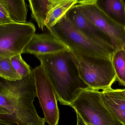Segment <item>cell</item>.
I'll return each mask as SVG.
<instances>
[{
  "label": "cell",
  "mask_w": 125,
  "mask_h": 125,
  "mask_svg": "<svg viewBox=\"0 0 125 125\" xmlns=\"http://www.w3.org/2000/svg\"><path fill=\"white\" fill-rule=\"evenodd\" d=\"M123 49H124V50H125V43H124V46H123Z\"/></svg>",
  "instance_id": "cell-25"
},
{
  "label": "cell",
  "mask_w": 125,
  "mask_h": 125,
  "mask_svg": "<svg viewBox=\"0 0 125 125\" xmlns=\"http://www.w3.org/2000/svg\"><path fill=\"white\" fill-rule=\"evenodd\" d=\"M55 90L57 100L70 106L79 94L90 89L82 80L70 50L36 57Z\"/></svg>",
  "instance_id": "cell-1"
},
{
  "label": "cell",
  "mask_w": 125,
  "mask_h": 125,
  "mask_svg": "<svg viewBox=\"0 0 125 125\" xmlns=\"http://www.w3.org/2000/svg\"><path fill=\"white\" fill-rule=\"evenodd\" d=\"M11 23L13 22L8 16L0 11V25Z\"/></svg>",
  "instance_id": "cell-20"
},
{
  "label": "cell",
  "mask_w": 125,
  "mask_h": 125,
  "mask_svg": "<svg viewBox=\"0 0 125 125\" xmlns=\"http://www.w3.org/2000/svg\"><path fill=\"white\" fill-rule=\"evenodd\" d=\"M95 0H78L81 12L111 43L115 51L123 49L125 28L112 21L95 3Z\"/></svg>",
  "instance_id": "cell-6"
},
{
  "label": "cell",
  "mask_w": 125,
  "mask_h": 125,
  "mask_svg": "<svg viewBox=\"0 0 125 125\" xmlns=\"http://www.w3.org/2000/svg\"><path fill=\"white\" fill-rule=\"evenodd\" d=\"M36 97L33 70L15 81L0 78V106L7 109L19 125H45L44 118L38 115L33 103Z\"/></svg>",
  "instance_id": "cell-2"
},
{
  "label": "cell",
  "mask_w": 125,
  "mask_h": 125,
  "mask_svg": "<svg viewBox=\"0 0 125 125\" xmlns=\"http://www.w3.org/2000/svg\"><path fill=\"white\" fill-rule=\"evenodd\" d=\"M48 30L71 50L87 56L111 59L114 53L82 33L65 15Z\"/></svg>",
  "instance_id": "cell-4"
},
{
  "label": "cell",
  "mask_w": 125,
  "mask_h": 125,
  "mask_svg": "<svg viewBox=\"0 0 125 125\" xmlns=\"http://www.w3.org/2000/svg\"><path fill=\"white\" fill-rule=\"evenodd\" d=\"M65 16L82 33L108 49L115 52L110 40L86 18L81 12L77 4L71 8Z\"/></svg>",
  "instance_id": "cell-10"
},
{
  "label": "cell",
  "mask_w": 125,
  "mask_h": 125,
  "mask_svg": "<svg viewBox=\"0 0 125 125\" xmlns=\"http://www.w3.org/2000/svg\"><path fill=\"white\" fill-rule=\"evenodd\" d=\"M112 61L116 75V80L125 87V51L123 49L115 51Z\"/></svg>",
  "instance_id": "cell-16"
},
{
  "label": "cell",
  "mask_w": 125,
  "mask_h": 125,
  "mask_svg": "<svg viewBox=\"0 0 125 125\" xmlns=\"http://www.w3.org/2000/svg\"><path fill=\"white\" fill-rule=\"evenodd\" d=\"M70 106L87 125H122L105 106L99 90H83Z\"/></svg>",
  "instance_id": "cell-5"
},
{
  "label": "cell",
  "mask_w": 125,
  "mask_h": 125,
  "mask_svg": "<svg viewBox=\"0 0 125 125\" xmlns=\"http://www.w3.org/2000/svg\"><path fill=\"white\" fill-rule=\"evenodd\" d=\"M62 1V0H29L31 16L40 29L43 31L49 12Z\"/></svg>",
  "instance_id": "cell-13"
},
{
  "label": "cell",
  "mask_w": 125,
  "mask_h": 125,
  "mask_svg": "<svg viewBox=\"0 0 125 125\" xmlns=\"http://www.w3.org/2000/svg\"><path fill=\"white\" fill-rule=\"evenodd\" d=\"M102 100L106 108L122 125H125V99L111 88L101 92Z\"/></svg>",
  "instance_id": "cell-11"
},
{
  "label": "cell",
  "mask_w": 125,
  "mask_h": 125,
  "mask_svg": "<svg viewBox=\"0 0 125 125\" xmlns=\"http://www.w3.org/2000/svg\"><path fill=\"white\" fill-rule=\"evenodd\" d=\"M78 3V0H62L61 3L49 12L46 20L45 27L48 29L52 27L71 8Z\"/></svg>",
  "instance_id": "cell-15"
},
{
  "label": "cell",
  "mask_w": 125,
  "mask_h": 125,
  "mask_svg": "<svg viewBox=\"0 0 125 125\" xmlns=\"http://www.w3.org/2000/svg\"><path fill=\"white\" fill-rule=\"evenodd\" d=\"M7 16L13 23H26L28 9L24 0H0Z\"/></svg>",
  "instance_id": "cell-14"
},
{
  "label": "cell",
  "mask_w": 125,
  "mask_h": 125,
  "mask_svg": "<svg viewBox=\"0 0 125 125\" xmlns=\"http://www.w3.org/2000/svg\"><path fill=\"white\" fill-rule=\"evenodd\" d=\"M0 11L2 12L4 14H5V15H6L7 16V14L5 9H4V8H3V6H2V5L0 3Z\"/></svg>",
  "instance_id": "cell-24"
},
{
  "label": "cell",
  "mask_w": 125,
  "mask_h": 125,
  "mask_svg": "<svg viewBox=\"0 0 125 125\" xmlns=\"http://www.w3.org/2000/svg\"><path fill=\"white\" fill-rule=\"evenodd\" d=\"M97 6L111 20L125 28V2L123 0H95Z\"/></svg>",
  "instance_id": "cell-12"
},
{
  "label": "cell",
  "mask_w": 125,
  "mask_h": 125,
  "mask_svg": "<svg viewBox=\"0 0 125 125\" xmlns=\"http://www.w3.org/2000/svg\"><path fill=\"white\" fill-rule=\"evenodd\" d=\"M10 115L11 116L10 112L7 109L0 106V119L13 122V119Z\"/></svg>",
  "instance_id": "cell-19"
},
{
  "label": "cell",
  "mask_w": 125,
  "mask_h": 125,
  "mask_svg": "<svg viewBox=\"0 0 125 125\" xmlns=\"http://www.w3.org/2000/svg\"><path fill=\"white\" fill-rule=\"evenodd\" d=\"M77 114V125H87L83 121L81 118L78 114Z\"/></svg>",
  "instance_id": "cell-23"
},
{
  "label": "cell",
  "mask_w": 125,
  "mask_h": 125,
  "mask_svg": "<svg viewBox=\"0 0 125 125\" xmlns=\"http://www.w3.org/2000/svg\"><path fill=\"white\" fill-rule=\"evenodd\" d=\"M70 51L81 79L90 89L104 90L111 88L116 80L111 58Z\"/></svg>",
  "instance_id": "cell-3"
},
{
  "label": "cell",
  "mask_w": 125,
  "mask_h": 125,
  "mask_svg": "<svg viewBox=\"0 0 125 125\" xmlns=\"http://www.w3.org/2000/svg\"><path fill=\"white\" fill-rule=\"evenodd\" d=\"M67 50H70L51 33L35 34L24 48L22 53L33 54L37 57Z\"/></svg>",
  "instance_id": "cell-9"
},
{
  "label": "cell",
  "mask_w": 125,
  "mask_h": 125,
  "mask_svg": "<svg viewBox=\"0 0 125 125\" xmlns=\"http://www.w3.org/2000/svg\"><path fill=\"white\" fill-rule=\"evenodd\" d=\"M11 61L13 68L21 79L31 72L32 70L30 66L23 59L21 54L12 57L11 58Z\"/></svg>",
  "instance_id": "cell-18"
},
{
  "label": "cell",
  "mask_w": 125,
  "mask_h": 125,
  "mask_svg": "<svg viewBox=\"0 0 125 125\" xmlns=\"http://www.w3.org/2000/svg\"><path fill=\"white\" fill-rule=\"evenodd\" d=\"M31 23H8L0 25V57L11 58L22 53L35 34Z\"/></svg>",
  "instance_id": "cell-7"
},
{
  "label": "cell",
  "mask_w": 125,
  "mask_h": 125,
  "mask_svg": "<svg viewBox=\"0 0 125 125\" xmlns=\"http://www.w3.org/2000/svg\"><path fill=\"white\" fill-rule=\"evenodd\" d=\"M114 90L119 95L125 99V89H114Z\"/></svg>",
  "instance_id": "cell-21"
},
{
  "label": "cell",
  "mask_w": 125,
  "mask_h": 125,
  "mask_svg": "<svg viewBox=\"0 0 125 125\" xmlns=\"http://www.w3.org/2000/svg\"><path fill=\"white\" fill-rule=\"evenodd\" d=\"M0 78L11 81L22 79L13 68L11 58L0 57Z\"/></svg>",
  "instance_id": "cell-17"
},
{
  "label": "cell",
  "mask_w": 125,
  "mask_h": 125,
  "mask_svg": "<svg viewBox=\"0 0 125 125\" xmlns=\"http://www.w3.org/2000/svg\"><path fill=\"white\" fill-rule=\"evenodd\" d=\"M0 125H19L15 123L9 122L0 119Z\"/></svg>",
  "instance_id": "cell-22"
},
{
  "label": "cell",
  "mask_w": 125,
  "mask_h": 125,
  "mask_svg": "<svg viewBox=\"0 0 125 125\" xmlns=\"http://www.w3.org/2000/svg\"><path fill=\"white\" fill-rule=\"evenodd\" d=\"M33 70L37 97L43 110L45 122L49 125H58L60 114L53 86L42 65Z\"/></svg>",
  "instance_id": "cell-8"
}]
</instances>
